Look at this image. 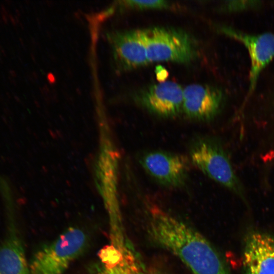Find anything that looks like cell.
Wrapping results in <instances>:
<instances>
[{
  "label": "cell",
  "mask_w": 274,
  "mask_h": 274,
  "mask_svg": "<svg viewBox=\"0 0 274 274\" xmlns=\"http://www.w3.org/2000/svg\"><path fill=\"white\" fill-rule=\"evenodd\" d=\"M106 36L117 71L131 70L150 63L141 29L109 32Z\"/></svg>",
  "instance_id": "obj_6"
},
{
  "label": "cell",
  "mask_w": 274,
  "mask_h": 274,
  "mask_svg": "<svg viewBox=\"0 0 274 274\" xmlns=\"http://www.w3.org/2000/svg\"><path fill=\"white\" fill-rule=\"evenodd\" d=\"M242 264L245 274H274V236L249 231L244 241Z\"/></svg>",
  "instance_id": "obj_9"
},
{
  "label": "cell",
  "mask_w": 274,
  "mask_h": 274,
  "mask_svg": "<svg viewBox=\"0 0 274 274\" xmlns=\"http://www.w3.org/2000/svg\"><path fill=\"white\" fill-rule=\"evenodd\" d=\"M9 225L0 244V274H30L25 251L14 224L13 206H8Z\"/></svg>",
  "instance_id": "obj_11"
},
{
  "label": "cell",
  "mask_w": 274,
  "mask_h": 274,
  "mask_svg": "<svg viewBox=\"0 0 274 274\" xmlns=\"http://www.w3.org/2000/svg\"><path fill=\"white\" fill-rule=\"evenodd\" d=\"M141 30L150 63L170 61L187 63L197 57V44L184 30L156 26Z\"/></svg>",
  "instance_id": "obj_3"
},
{
  "label": "cell",
  "mask_w": 274,
  "mask_h": 274,
  "mask_svg": "<svg viewBox=\"0 0 274 274\" xmlns=\"http://www.w3.org/2000/svg\"><path fill=\"white\" fill-rule=\"evenodd\" d=\"M97 258L90 268V274H143L128 244L119 248L110 244L99 251Z\"/></svg>",
  "instance_id": "obj_12"
},
{
  "label": "cell",
  "mask_w": 274,
  "mask_h": 274,
  "mask_svg": "<svg viewBox=\"0 0 274 274\" xmlns=\"http://www.w3.org/2000/svg\"><path fill=\"white\" fill-rule=\"evenodd\" d=\"M190 156L192 163L206 176L245 198L244 188L227 153L217 139H197L191 147Z\"/></svg>",
  "instance_id": "obj_4"
},
{
  "label": "cell",
  "mask_w": 274,
  "mask_h": 274,
  "mask_svg": "<svg viewBox=\"0 0 274 274\" xmlns=\"http://www.w3.org/2000/svg\"><path fill=\"white\" fill-rule=\"evenodd\" d=\"M261 1L251 0H232L224 2L219 8L221 11L237 13L257 8L261 5Z\"/></svg>",
  "instance_id": "obj_13"
},
{
  "label": "cell",
  "mask_w": 274,
  "mask_h": 274,
  "mask_svg": "<svg viewBox=\"0 0 274 274\" xmlns=\"http://www.w3.org/2000/svg\"><path fill=\"white\" fill-rule=\"evenodd\" d=\"M156 71L157 77L160 81L163 82L168 75L167 71L161 66H159V68L157 67Z\"/></svg>",
  "instance_id": "obj_15"
},
{
  "label": "cell",
  "mask_w": 274,
  "mask_h": 274,
  "mask_svg": "<svg viewBox=\"0 0 274 274\" xmlns=\"http://www.w3.org/2000/svg\"><path fill=\"white\" fill-rule=\"evenodd\" d=\"M145 170L157 182L168 187H179L186 180L188 162L183 156L163 151L145 153L140 158Z\"/></svg>",
  "instance_id": "obj_7"
},
{
  "label": "cell",
  "mask_w": 274,
  "mask_h": 274,
  "mask_svg": "<svg viewBox=\"0 0 274 274\" xmlns=\"http://www.w3.org/2000/svg\"><path fill=\"white\" fill-rule=\"evenodd\" d=\"M219 32L241 43L247 49L250 59L248 95L252 94L260 74L274 58V34L271 32L253 35L233 27L221 25Z\"/></svg>",
  "instance_id": "obj_5"
},
{
  "label": "cell",
  "mask_w": 274,
  "mask_h": 274,
  "mask_svg": "<svg viewBox=\"0 0 274 274\" xmlns=\"http://www.w3.org/2000/svg\"><path fill=\"white\" fill-rule=\"evenodd\" d=\"M152 239L177 257L193 274H229L219 253L199 232L158 207L149 212Z\"/></svg>",
  "instance_id": "obj_1"
},
{
  "label": "cell",
  "mask_w": 274,
  "mask_h": 274,
  "mask_svg": "<svg viewBox=\"0 0 274 274\" xmlns=\"http://www.w3.org/2000/svg\"><path fill=\"white\" fill-rule=\"evenodd\" d=\"M135 101L157 116L170 118L182 112L183 88L172 81L147 86L134 95Z\"/></svg>",
  "instance_id": "obj_8"
},
{
  "label": "cell",
  "mask_w": 274,
  "mask_h": 274,
  "mask_svg": "<svg viewBox=\"0 0 274 274\" xmlns=\"http://www.w3.org/2000/svg\"><path fill=\"white\" fill-rule=\"evenodd\" d=\"M87 244L86 234L81 229L70 227L34 253L29 263L30 274H63Z\"/></svg>",
  "instance_id": "obj_2"
},
{
  "label": "cell",
  "mask_w": 274,
  "mask_h": 274,
  "mask_svg": "<svg viewBox=\"0 0 274 274\" xmlns=\"http://www.w3.org/2000/svg\"><path fill=\"white\" fill-rule=\"evenodd\" d=\"M223 101L224 94L217 87L191 84L183 89L182 112L191 119L211 120L219 112Z\"/></svg>",
  "instance_id": "obj_10"
},
{
  "label": "cell",
  "mask_w": 274,
  "mask_h": 274,
  "mask_svg": "<svg viewBox=\"0 0 274 274\" xmlns=\"http://www.w3.org/2000/svg\"><path fill=\"white\" fill-rule=\"evenodd\" d=\"M120 5L130 8L140 10L164 9L168 8L170 4L167 1H121Z\"/></svg>",
  "instance_id": "obj_14"
}]
</instances>
